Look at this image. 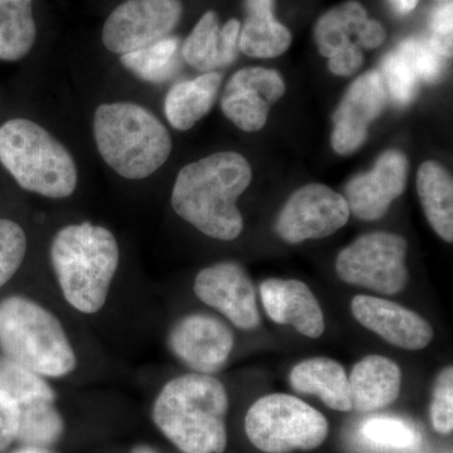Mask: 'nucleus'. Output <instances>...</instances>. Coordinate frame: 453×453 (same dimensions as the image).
Returning a JSON list of instances; mask_svg holds the SVG:
<instances>
[{
	"instance_id": "nucleus-20",
	"label": "nucleus",
	"mask_w": 453,
	"mask_h": 453,
	"mask_svg": "<svg viewBox=\"0 0 453 453\" xmlns=\"http://www.w3.org/2000/svg\"><path fill=\"white\" fill-rule=\"evenodd\" d=\"M401 384V368L392 359L378 354L363 357L349 377L353 411L371 413L388 407L398 399Z\"/></svg>"
},
{
	"instance_id": "nucleus-6",
	"label": "nucleus",
	"mask_w": 453,
	"mask_h": 453,
	"mask_svg": "<svg viewBox=\"0 0 453 453\" xmlns=\"http://www.w3.org/2000/svg\"><path fill=\"white\" fill-rule=\"evenodd\" d=\"M0 163L23 189L47 198H67L79 180L67 148L27 119H13L0 127Z\"/></svg>"
},
{
	"instance_id": "nucleus-39",
	"label": "nucleus",
	"mask_w": 453,
	"mask_h": 453,
	"mask_svg": "<svg viewBox=\"0 0 453 453\" xmlns=\"http://www.w3.org/2000/svg\"><path fill=\"white\" fill-rule=\"evenodd\" d=\"M440 2H446V0H440Z\"/></svg>"
},
{
	"instance_id": "nucleus-33",
	"label": "nucleus",
	"mask_w": 453,
	"mask_h": 453,
	"mask_svg": "<svg viewBox=\"0 0 453 453\" xmlns=\"http://www.w3.org/2000/svg\"><path fill=\"white\" fill-rule=\"evenodd\" d=\"M432 426L441 434H449L453 429V368L446 366L438 372L434 381L431 408Z\"/></svg>"
},
{
	"instance_id": "nucleus-5",
	"label": "nucleus",
	"mask_w": 453,
	"mask_h": 453,
	"mask_svg": "<svg viewBox=\"0 0 453 453\" xmlns=\"http://www.w3.org/2000/svg\"><path fill=\"white\" fill-rule=\"evenodd\" d=\"M0 349L44 378H64L76 369L77 357L64 325L52 311L26 296L0 303Z\"/></svg>"
},
{
	"instance_id": "nucleus-21",
	"label": "nucleus",
	"mask_w": 453,
	"mask_h": 453,
	"mask_svg": "<svg viewBox=\"0 0 453 453\" xmlns=\"http://www.w3.org/2000/svg\"><path fill=\"white\" fill-rule=\"evenodd\" d=\"M288 380L295 392L319 396L334 411H353L348 374L336 360L321 357L303 360L292 368Z\"/></svg>"
},
{
	"instance_id": "nucleus-30",
	"label": "nucleus",
	"mask_w": 453,
	"mask_h": 453,
	"mask_svg": "<svg viewBox=\"0 0 453 453\" xmlns=\"http://www.w3.org/2000/svg\"><path fill=\"white\" fill-rule=\"evenodd\" d=\"M27 253V235L11 219H0V288L22 266Z\"/></svg>"
},
{
	"instance_id": "nucleus-22",
	"label": "nucleus",
	"mask_w": 453,
	"mask_h": 453,
	"mask_svg": "<svg viewBox=\"0 0 453 453\" xmlns=\"http://www.w3.org/2000/svg\"><path fill=\"white\" fill-rule=\"evenodd\" d=\"M244 9L246 18L238 41L241 52L256 58L283 55L291 46L292 35L276 19V0H244Z\"/></svg>"
},
{
	"instance_id": "nucleus-1",
	"label": "nucleus",
	"mask_w": 453,
	"mask_h": 453,
	"mask_svg": "<svg viewBox=\"0 0 453 453\" xmlns=\"http://www.w3.org/2000/svg\"><path fill=\"white\" fill-rule=\"evenodd\" d=\"M251 180V165L242 155L211 154L179 172L172 192L173 210L203 234L234 241L243 229L237 201Z\"/></svg>"
},
{
	"instance_id": "nucleus-16",
	"label": "nucleus",
	"mask_w": 453,
	"mask_h": 453,
	"mask_svg": "<svg viewBox=\"0 0 453 453\" xmlns=\"http://www.w3.org/2000/svg\"><path fill=\"white\" fill-rule=\"evenodd\" d=\"M351 314L365 329L404 350H422L434 339V329L426 319L395 301L357 295L351 301Z\"/></svg>"
},
{
	"instance_id": "nucleus-4",
	"label": "nucleus",
	"mask_w": 453,
	"mask_h": 453,
	"mask_svg": "<svg viewBox=\"0 0 453 453\" xmlns=\"http://www.w3.org/2000/svg\"><path fill=\"white\" fill-rule=\"evenodd\" d=\"M98 153L122 178L140 180L166 163L173 144L162 121L134 103L104 104L94 118Z\"/></svg>"
},
{
	"instance_id": "nucleus-7",
	"label": "nucleus",
	"mask_w": 453,
	"mask_h": 453,
	"mask_svg": "<svg viewBox=\"0 0 453 453\" xmlns=\"http://www.w3.org/2000/svg\"><path fill=\"white\" fill-rule=\"evenodd\" d=\"M250 442L265 453L311 451L325 442L329 422L297 396L273 393L251 405L244 418Z\"/></svg>"
},
{
	"instance_id": "nucleus-19",
	"label": "nucleus",
	"mask_w": 453,
	"mask_h": 453,
	"mask_svg": "<svg viewBox=\"0 0 453 453\" xmlns=\"http://www.w3.org/2000/svg\"><path fill=\"white\" fill-rule=\"evenodd\" d=\"M240 31V20L229 19L220 26L219 14L208 11L181 44V56L196 70L213 73L216 68L234 64L237 58Z\"/></svg>"
},
{
	"instance_id": "nucleus-25",
	"label": "nucleus",
	"mask_w": 453,
	"mask_h": 453,
	"mask_svg": "<svg viewBox=\"0 0 453 453\" xmlns=\"http://www.w3.org/2000/svg\"><path fill=\"white\" fill-rule=\"evenodd\" d=\"M35 35L33 0H0V59L23 58L32 50Z\"/></svg>"
},
{
	"instance_id": "nucleus-15",
	"label": "nucleus",
	"mask_w": 453,
	"mask_h": 453,
	"mask_svg": "<svg viewBox=\"0 0 453 453\" xmlns=\"http://www.w3.org/2000/svg\"><path fill=\"white\" fill-rule=\"evenodd\" d=\"M408 160L398 150L380 155L374 168L349 181L345 196L350 213L362 220L386 216L390 204L403 195L407 186Z\"/></svg>"
},
{
	"instance_id": "nucleus-24",
	"label": "nucleus",
	"mask_w": 453,
	"mask_h": 453,
	"mask_svg": "<svg viewBox=\"0 0 453 453\" xmlns=\"http://www.w3.org/2000/svg\"><path fill=\"white\" fill-rule=\"evenodd\" d=\"M417 192L426 219L443 241H453V181L436 162L423 163L417 175Z\"/></svg>"
},
{
	"instance_id": "nucleus-27",
	"label": "nucleus",
	"mask_w": 453,
	"mask_h": 453,
	"mask_svg": "<svg viewBox=\"0 0 453 453\" xmlns=\"http://www.w3.org/2000/svg\"><path fill=\"white\" fill-rule=\"evenodd\" d=\"M19 425L17 440L22 446H55L65 434V421L56 402L42 401L18 407Z\"/></svg>"
},
{
	"instance_id": "nucleus-23",
	"label": "nucleus",
	"mask_w": 453,
	"mask_h": 453,
	"mask_svg": "<svg viewBox=\"0 0 453 453\" xmlns=\"http://www.w3.org/2000/svg\"><path fill=\"white\" fill-rule=\"evenodd\" d=\"M220 85L222 74L213 71L173 86L164 103L169 124L179 131L192 129L196 122L211 111Z\"/></svg>"
},
{
	"instance_id": "nucleus-37",
	"label": "nucleus",
	"mask_w": 453,
	"mask_h": 453,
	"mask_svg": "<svg viewBox=\"0 0 453 453\" xmlns=\"http://www.w3.org/2000/svg\"><path fill=\"white\" fill-rule=\"evenodd\" d=\"M11 453H55L50 449H43V447L22 446L20 449Z\"/></svg>"
},
{
	"instance_id": "nucleus-10",
	"label": "nucleus",
	"mask_w": 453,
	"mask_h": 453,
	"mask_svg": "<svg viewBox=\"0 0 453 453\" xmlns=\"http://www.w3.org/2000/svg\"><path fill=\"white\" fill-rule=\"evenodd\" d=\"M350 210L344 196L324 184L301 187L283 205L276 232L285 242L329 237L347 225Z\"/></svg>"
},
{
	"instance_id": "nucleus-13",
	"label": "nucleus",
	"mask_w": 453,
	"mask_h": 453,
	"mask_svg": "<svg viewBox=\"0 0 453 453\" xmlns=\"http://www.w3.org/2000/svg\"><path fill=\"white\" fill-rule=\"evenodd\" d=\"M388 92L380 71L365 73L351 83L334 115L332 146L340 155H350L368 139L369 127L386 107Z\"/></svg>"
},
{
	"instance_id": "nucleus-26",
	"label": "nucleus",
	"mask_w": 453,
	"mask_h": 453,
	"mask_svg": "<svg viewBox=\"0 0 453 453\" xmlns=\"http://www.w3.org/2000/svg\"><path fill=\"white\" fill-rule=\"evenodd\" d=\"M180 55V38L168 35L145 49L122 55L121 64L142 81L162 83L177 73Z\"/></svg>"
},
{
	"instance_id": "nucleus-3",
	"label": "nucleus",
	"mask_w": 453,
	"mask_h": 453,
	"mask_svg": "<svg viewBox=\"0 0 453 453\" xmlns=\"http://www.w3.org/2000/svg\"><path fill=\"white\" fill-rule=\"evenodd\" d=\"M50 256L65 301L82 314H97L120 264L115 235L88 222L65 226L53 238Z\"/></svg>"
},
{
	"instance_id": "nucleus-38",
	"label": "nucleus",
	"mask_w": 453,
	"mask_h": 453,
	"mask_svg": "<svg viewBox=\"0 0 453 453\" xmlns=\"http://www.w3.org/2000/svg\"><path fill=\"white\" fill-rule=\"evenodd\" d=\"M130 453H160L155 447L149 445H138L131 449Z\"/></svg>"
},
{
	"instance_id": "nucleus-12",
	"label": "nucleus",
	"mask_w": 453,
	"mask_h": 453,
	"mask_svg": "<svg viewBox=\"0 0 453 453\" xmlns=\"http://www.w3.org/2000/svg\"><path fill=\"white\" fill-rule=\"evenodd\" d=\"M195 294L238 329L250 332L261 324L255 286L246 270L235 262L203 268L196 277Z\"/></svg>"
},
{
	"instance_id": "nucleus-36",
	"label": "nucleus",
	"mask_w": 453,
	"mask_h": 453,
	"mask_svg": "<svg viewBox=\"0 0 453 453\" xmlns=\"http://www.w3.org/2000/svg\"><path fill=\"white\" fill-rule=\"evenodd\" d=\"M390 7L399 16H407V14L412 13L417 5H418L419 0H388Z\"/></svg>"
},
{
	"instance_id": "nucleus-28",
	"label": "nucleus",
	"mask_w": 453,
	"mask_h": 453,
	"mask_svg": "<svg viewBox=\"0 0 453 453\" xmlns=\"http://www.w3.org/2000/svg\"><path fill=\"white\" fill-rule=\"evenodd\" d=\"M0 390L16 402L17 407L35 402H56V392L46 378L18 365L7 357H0Z\"/></svg>"
},
{
	"instance_id": "nucleus-34",
	"label": "nucleus",
	"mask_w": 453,
	"mask_h": 453,
	"mask_svg": "<svg viewBox=\"0 0 453 453\" xmlns=\"http://www.w3.org/2000/svg\"><path fill=\"white\" fill-rule=\"evenodd\" d=\"M452 2L445 3L434 9L431 18L432 33L428 42L443 58L452 57Z\"/></svg>"
},
{
	"instance_id": "nucleus-18",
	"label": "nucleus",
	"mask_w": 453,
	"mask_h": 453,
	"mask_svg": "<svg viewBox=\"0 0 453 453\" xmlns=\"http://www.w3.org/2000/svg\"><path fill=\"white\" fill-rule=\"evenodd\" d=\"M262 305L271 320L291 325L297 333L319 339L325 333V318L314 292L299 280L267 279L259 286Z\"/></svg>"
},
{
	"instance_id": "nucleus-11",
	"label": "nucleus",
	"mask_w": 453,
	"mask_h": 453,
	"mask_svg": "<svg viewBox=\"0 0 453 453\" xmlns=\"http://www.w3.org/2000/svg\"><path fill=\"white\" fill-rule=\"evenodd\" d=\"M168 345L190 371L213 375L226 365L234 347L231 327L208 314L184 316L173 325Z\"/></svg>"
},
{
	"instance_id": "nucleus-2",
	"label": "nucleus",
	"mask_w": 453,
	"mask_h": 453,
	"mask_svg": "<svg viewBox=\"0 0 453 453\" xmlns=\"http://www.w3.org/2000/svg\"><path fill=\"white\" fill-rule=\"evenodd\" d=\"M228 393L213 375L190 372L169 380L153 405V421L183 453L226 451Z\"/></svg>"
},
{
	"instance_id": "nucleus-32",
	"label": "nucleus",
	"mask_w": 453,
	"mask_h": 453,
	"mask_svg": "<svg viewBox=\"0 0 453 453\" xmlns=\"http://www.w3.org/2000/svg\"><path fill=\"white\" fill-rule=\"evenodd\" d=\"M363 434L375 445L389 449H408L418 441L412 427L395 418L369 419L363 427Z\"/></svg>"
},
{
	"instance_id": "nucleus-17",
	"label": "nucleus",
	"mask_w": 453,
	"mask_h": 453,
	"mask_svg": "<svg viewBox=\"0 0 453 453\" xmlns=\"http://www.w3.org/2000/svg\"><path fill=\"white\" fill-rule=\"evenodd\" d=\"M314 35L319 52L329 59L345 50L378 49L387 32L381 23L369 18L362 3L348 0L319 18Z\"/></svg>"
},
{
	"instance_id": "nucleus-35",
	"label": "nucleus",
	"mask_w": 453,
	"mask_h": 453,
	"mask_svg": "<svg viewBox=\"0 0 453 453\" xmlns=\"http://www.w3.org/2000/svg\"><path fill=\"white\" fill-rule=\"evenodd\" d=\"M19 413L16 402L0 390V453L17 440Z\"/></svg>"
},
{
	"instance_id": "nucleus-8",
	"label": "nucleus",
	"mask_w": 453,
	"mask_h": 453,
	"mask_svg": "<svg viewBox=\"0 0 453 453\" xmlns=\"http://www.w3.org/2000/svg\"><path fill=\"white\" fill-rule=\"evenodd\" d=\"M407 241L388 232L362 235L336 257L339 279L348 285L383 295H396L407 288L410 273Z\"/></svg>"
},
{
	"instance_id": "nucleus-40",
	"label": "nucleus",
	"mask_w": 453,
	"mask_h": 453,
	"mask_svg": "<svg viewBox=\"0 0 453 453\" xmlns=\"http://www.w3.org/2000/svg\"><path fill=\"white\" fill-rule=\"evenodd\" d=\"M181 453H183V452H181Z\"/></svg>"
},
{
	"instance_id": "nucleus-29",
	"label": "nucleus",
	"mask_w": 453,
	"mask_h": 453,
	"mask_svg": "<svg viewBox=\"0 0 453 453\" xmlns=\"http://www.w3.org/2000/svg\"><path fill=\"white\" fill-rule=\"evenodd\" d=\"M380 73L387 92L396 104L408 105L412 103L419 79L410 59L398 47L384 57Z\"/></svg>"
},
{
	"instance_id": "nucleus-14",
	"label": "nucleus",
	"mask_w": 453,
	"mask_h": 453,
	"mask_svg": "<svg viewBox=\"0 0 453 453\" xmlns=\"http://www.w3.org/2000/svg\"><path fill=\"white\" fill-rule=\"evenodd\" d=\"M285 89L281 74L276 71L243 68L226 83L220 106L235 127L253 133L266 125L270 106L283 96Z\"/></svg>"
},
{
	"instance_id": "nucleus-9",
	"label": "nucleus",
	"mask_w": 453,
	"mask_h": 453,
	"mask_svg": "<svg viewBox=\"0 0 453 453\" xmlns=\"http://www.w3.org/2000/svg\"><path fill=\"white\" fill-rule=\"evenodd\" d=\"M181 16V0H125L104 25V44L118 55L135 52L168 37Z\"/></svg>"
},
{
	"instance_id": "nucleus-31",
	"label": "nucleus",
	"mask_w": 453,
	"mask_h": 453,
	"mask_svg": "<svg viewBox=\"0 0 453 453\" xmlns=\"http://www.w3.org/2000/svg\"><path fill=\"white\" fill-rule=\"evenodd\" d=\"M398 49L410 59L419 81L437 82L445 73L446 58L432 49L428 40L407 38L399 43Z\"/></svg>"
}]
</instances>
